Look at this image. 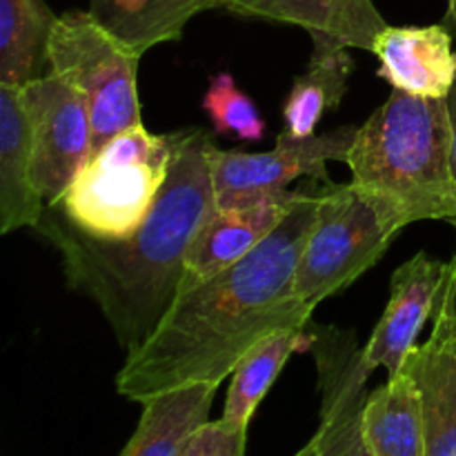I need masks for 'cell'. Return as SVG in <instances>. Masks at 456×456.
<instances>
[{
	"label": "cell",
	"instance_id": "obj_2",
	"mask_svg": "<svg viewBox=\"0 0 456 456\" xmlns=\"http://www.w3.org/2000/svg\"><path fill=\"white\" fill-rule=\"evenodd\" d=\"M212 150L205 129L178 132L167 183L147 221L127 239H92L53 205L36 227L61 254L69 288L96 303L125 352L136 350L169 310L191 239L216 209Z\"/></svg>",
	"mask_w": 456,
	"mask_h": 456
},
{
	"label": "cell",
	"instance_id": "obj_23",
	"mask_svg": "<svg viewBox=\"0 0 456 456\" xmlns=\"http://www.w3.org/2000/svg\"><path fill=\"white\" fill-rule=\"evenodd\" d=\"M248 430L225 419L208 421L187 436L176 456H245Z\"/></svg>",
	"mask_w": 456,
	"mask_h": 456
},
{
	"label": "cell",
	"instance_id": "obj_12",
	"mask_svg": "<svg viewBox=\"0 0 456 456\" xmlns=\"http://www.w3.org/2000/svg\"><path fill=\"white\" fill-rule=\"evenodd\" d=\"M379 76L392 89L421 98H448L456 83V38L444 25H387L374 40Z\"/></svg>",
	"mask_w": 456,
	"mask_h": 456
},
{
	"label": "cell",
	"instance_id": "obj_9",
	"mask_svg": "<svg viewBox=\"0 0 456 456\" xmlns=\"http://www.w3.org/2000/svg\"><path fill=\"white\" fill-rule=\"evenodd\" d=\"M312 350L321 392L316 456H374L363 430L368 379L363 347L350 330L312 325Z\"/></svg>",
	"mask_w": 456,
	"mask_h": 456
},
{
	"label": "cell",
	"instance_id": "obj_13",
	"mask_svg": "<svg viewBox=\"0 0 456 456\" xmlns=\"http://www.w3.org/2000/svg\"><path fill=\"white\" fill-rule=\"evenodd\" d=\"M232 13L303 27L314 47H347L372 53L387 27L374 0H221Z\"/></svg>",
	"mask_w": 456,
	"mask_h": 456
},
{
	"label": "cell",
	"instance_id": "obj_14",
	"mask_svg": "<svg viewBox=\"0 0 456 456\" xmlns=\"http://www.w3.org/2000/svg\"><path fill=\"white\" fill-rule=\"evenodd\" d=\"M47 200L34 183L31 134L20 87L0 85V232L38 227Z\"/></svg>",
	"mask_w": 456,
	"mask_h": 456
},
{
	"label": "cell",
	"instance_id": "obj_21",
	"mask_svg": "<svg viewBox=\"0 0 456 456\" xmlns=\"http://www.w3.org/2000/svg\"><path fill=\"white\" fill-rule=\"evenodd\" d=\"M53 22L45 0H0V85L22 87L43 76Z\"/></svg>",
	"mask_w": 456,
	"mask_h": 456
},
{
	"label": "cell",
	"instance_id": "obj_24",
	"mask_svg": "<svg viewBox=\"0 0 456 456\" xmlns=\"http://www.w3.org/2000/svg\"><path fill=\"white\" fill-rule=\"evenodd\" d=\"M430 338L445 343L456 350V249L448 263L444 265L439 297H436L435 314H432Z\"/></svg>",
	"mask_w": 456,
	"mask_h": 456
},
{
	"label": "cell",
	"instance_id": "obj_17",
	"mask_svg": "<svg viewBox=\"0 0 456 456\" xmlns=\"http://www.w3.org/2000/svg\"><path fill=\"white\" fill-rule=\"evenodd\" d=\"M221 386L181 387L142 403V414L120 456H176L187 436L209 421Z\"/></svg>",
	"mask_w": 456,
	"mask_h": 456
},
{
	"label": "cell",
	"instance_id": "obj_8",
	"mask_svg": "<svg viewBox=\"0 0 456 456\" xmlns=\"http://www.w3.org/2000/svg\"><path fill=\"white\" fill-rule=\"evenodd\" d=\"M356 132L359 127L354 125H343L332 132L312 134L305 138L283 132L276 138L274 150L261 154L218 150L214 145L209 160H212L216 205L285 191L289 183L301 176L330 183L328 163L330 160L346 163Z\"/></svg>",
	"mask_w": 456,
	"mask_h": 456
},
{
	"label": "cell",
	"instance_id": "obj_4",
	"mask_svg": "<svg viewBox=\"0 0 456 456\" xmlns=\"http://www.w3.org/2000/svg\"><path fill=\"white\" fill-rule=\"evenodd\" d=\"M176 134L134 125L92 154L65 194L52 203L78 232L120 240L138 232L169 176Z\"/></svg>",
	"mask_w": 456,
	"mask_h": 456
},
{
	"label": "cell",
	"instance_id": "obj_1",
	"mask_svg": "<svg viewBox=\"0 0 456 456\" xmlns=\"http://www.w3.org/2000/svg\"><path fill=\"white\" fill-rule=\"evenodd\" d=\"M321 187L301 190L285 221L236 265L178 292L154 332L127 352L116 390L136 403L165 392L221 386L263 338L305 330L312 312L294 297V274L314 225Z\"/></svg>",
	"mask_w": 456,
	"mask_h": 456
},
{
	"label": "cell",
	"instance_id": "obj_7",
	"mask_svg": "<svg viewBox=\"0 0 456 456\" xmlns=\"http://www.w3.org/2000/svg\"><path fill=\"white\" fill-rule=\"evenodd\" d=\"M29 120L34 183L56 203L94 154V129L80 94L53 71L20 87Z\"/></svg>",
	"mask_w": 456,
	"mask_h": 456
},
{
	"label": "cell",
	"instance_id": "obj_25",
	"mask_svg": "<svg viewBox=\"0 0 456 456\" xmlns=\"http://www.w3.org/2000/svg\"><path fill=\"white\" fill-rule=\"evenodd\" d=\"M448 107H450V118H452V163H454V176H456V83L448 96ZM456 230V216L450 221Z\"/></svg>",
	"mask_w": 456,
	"mask_h": 456
},
{
	"label": "cell",
	"instance_id": "obj_6",
	"mask_svg": "<svg viewBox=\"0 0 456 456\" xmlns=\"http://www.w3.org/2000/svg\"><path fill=\"white\" fill-rule=\"evenodd\" d=\"M395 239L352 183H323L294 274V297L316 310L377 265Z\"/></svg>",
	"mask_w": 456,
	"mask_h": 456
},
{
	"label": "cell",
	"instance_id": "obj_27",
	"mask_svg": "<svg viewBox=\"0 0 456 456\" xmlns=\"http://www.w3.org/2000/svg\"><path fill=\"white\" fill-rule=\"evenodd\" d=\"M294 456H316V444H314V439H312L310 444L305 445V448L298 450V452L294 454Z\"/></svg>",
	"mask_w": 456,
	"mask_h": 456
},
{
	"label": "cell",
	"instance_id": "obj_20",
	"mask_svg": "<svg viewBox=\"0 0 456 456\" xmlns=\"http://www.w3.org/2000/svg\"><path fill=\"white\" fill-rule=\"evenodd\" d=\"M312 350L310 325L305 330H283L272 337L263 338L243 356L232 374V386L227 387L225 408L223 417L225 421L236 426L249 428L254 412L265 399L270 387L279 379L281 370L297 352Z\"/></svg>",
	"mask_w": 456,
	"mask_h": 456
},
{
	"label": "cell",
	"instance_id": "obj_18",
	"mask_svg": "<svg viewBox=\"0 0 456 456\" xmlns=\"http://www.w3.org/2000/svg\"><path fill=\"white\" fill-rule=\"evenodd\" d=\"M405 368L421 396L426 456H456V350L428 338L410 352Z\"/></svg>",
	"mask_w": 456,
	"mask_h": 456
},
{
	"label": "cell",
	"instance_id": "obj_5",
	"mask_svg": "<svg viewBox=\"0 0 456 456\" xmlns=\"http://www.w3.org/2000/svg\"><path fill=\"white\" fill-rule=\"evenodd\" d=\"M138 62L89 12L71 9L56 16L47 43L49 71L65 78L89 111L94 151L125 129L141 125Z\"/></svg>",
	"mask_w": 456,
	"mask_h": 456
},
{
	"label": "cell",
	"instance_id": "obj_3",
	"mask_svg": "<svg viewBox=\"0 0 456 456\" xmlns=\"http://www.w3.org/2000/svg\"><path fill=\"white\" fill-rule=\"evenodd\" d=\"M352 185L390 234L419 221H452L456 176L448 98L392 89L356 132L347 154Z\"/></svg>",
	"mask_w": 456,
	"mask_h": 456
},
{
	"label": "cell",
	"instance_id": "obj_10",
	"mask_svg": "<svg viewBox=\"0 0 456 456\" xmlns=\"http://www.w3.org/2000/svg\"><path fill=\"white\" fill-rule=\"evenodd\" d=\"M298 194L301 190H285L239 203L216 205L191 239L178 292L209 281L254 252L292 212Z\"/></svg>",
	"mask_w": 456,
	"mask_h": 456
},
{
	"label": "cell",
	"instance_id": "obj_11",
	"mask_svg": "<svg viewBox=\"0 0 456 456\" xmlns=\"http://www.w3.org/2000/svg\"><path fill=\"white\" fill-rule=\"evenodd\" d=\"M444 265V261L421 249L396 267L390 279L386 312L363 346V361L370 372L383 368L387 377H396L403 370L410 352L417 347L419 334L435 314Z\"/></svg>",
	"mask_w": 456,
	"mask_h": 456
},
{
	"label": "cell",
	"instance_id": "obj_19",
	"mask_svg": "<svg viewBox=\"0 0 456 456\" xmlns=\"http://www.w3.org/2000/svg\"><path fill=\"white\" fill-rule=\"evenodd\" d=\"M354 74V58L347 47H314L305 71L294 78L283 102L285 132L297 138L316 134V125L343 102Z\"/></svg>",
	"mask_w": 456,
	"mask_h": 456
},
{
	"label": "cell",
	"instance_id": "obj_26",
	"mask_svg": "<svg viewBox=\"0 0 456 456\" xmlns=\"http://www.w3.org/2000/svg\"><path fill=\"white\" fill-rule=\"evenodd\" d=\"M445 3H448V7H445L444 25L452 31L454 38H456V0H445Z\"/></svg>",
	"mask_w": 456,
	"mask_h": 456
},
{
	"label": "cell",
	"instance_id": "obj_22",
	"mask_svg": "<svg viewBox=\"0 0 456 456\" xmlns=\"http://www.w3.org/2000/svg\"><path fill=\"white\" fill-rule=\"evenodd\" d=\"M200 105L208 111L216 134H232L248 142H256L265 136L267 125L256 102L240 92L230 71H218L212 76Z\"/></svg>",
	"mask_w": 456,
	"mask_h": 456
},
{
	"label": "cell",
	"instance_id": "obj_16",
	"mask_svg": "<svg viewBox=\"0 0 456 456\" xmlns=\"http://www.w3.org/2000/svg\"><path fill=\"white\" fill-rule=\"evenodd\" d=\"M363 430L374 456H426L421 396L405 365L368 395Z\"/></svg>",
	"mask_w": 456,
	"mask_h": 456
},
{
	"label": "cell",
	"instance_id": "obj_15",
	"mask_svg": "<svg viewBox=\"0 0 456 456\" xmlns=\"http://www.w3.org/2000/svg\"><path fill=\"white\" fill-rule=\"evenodd\" d=\"M221 7V0H89L94 20L123 47L145 56L156 45L181 40L187 22Z\"/></svg>",
	"mask_w": 456,
	"mask_h": 456
}]
</instances>
